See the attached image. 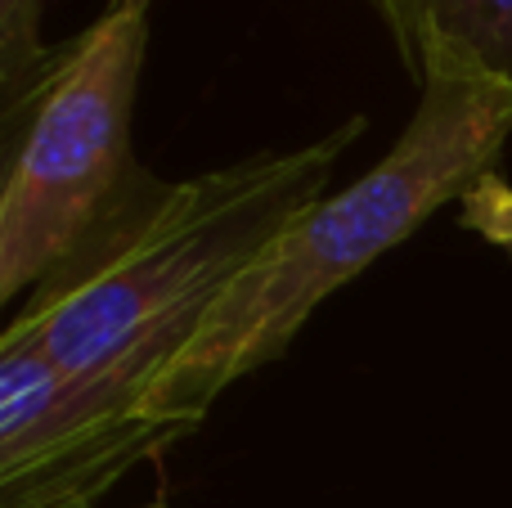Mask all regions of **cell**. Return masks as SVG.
<instances>
[{
	"instance_id": "cell-1",
	"label": "cell",
	"mask_w": 512,
	"mask_h": 508,
	"mask_svg": "<svg viewBox=\"0 0 512 508\" xmlns=\"http://www.w3.org/2000/svg\"><path fill=\"white\" fill-rule=\"evenodd\" d=\"M512 135V86L463 59H432L418 108L355 185L324 194L225 288L176 360L149 387V414L198 432L212 405L265 369L306 320L400 248L432 212L495 171Z\"/></svg>"
},
{
	"instance_id": "cell-2",
	"label": "cell",
	"mask_w": 512,
	"mask_h": 508,
	"mask_svg": "<svg viewBox=\"0 0 512 508\" xmlns=\"http://www.w3.org/2000/svg\"><path fill=\"white\" fill-rule=\"evenodd\" d=\"M364 135L346 117L297 149H265L189 180L135 171L77 248L32 288L5 333L63 369H99L153 329L212 302L324 198L337 158Z\"/></svg>"
},
{
	"instance_id": "cell-3",
	"label": "cell",
	"mask_w": 512,
	"mask_h": 508,
	"mask_svg": "<svg viewBox=\"0 0 512 508\" xmlns=\"http://www.w3.org/2000/svg\"><path fill=\"white\" fill-rule=\"evenodd\" d=\"M144 54L149 9L113 0L77 41L54 50L23 104L27 126L0 189L5 302L41 284L140 171L131 158V113Z\"/></svg>"
},
{
	"instance_id": "cell-4",
	"label": "cell",
	"mask_w": 512,
	"mask_h": 508,
	"mask_svg": "<svg viewBox=\"0 0 512 508\" xmlns=\"http://www.w3.org/2000/svg\"><path fill=\"white\" fill-rule=\"evenodd\" d=\"M207 311H189L99 369H63L0 333V508H90L189 432L149 414V387Z\"/></svg>"
},
{
	"instance_id": "cell-5",
	"label": "cell",
	"mask_w": 512,
	"mask_h": 508,
	"mask_svg": "<svg viewBox=\"0 0 512 508\" xmlns=\"http://www.w3.org/2000/svg\"><path fill=\"white\" fill-rule=\"evenodd\" d=\"M373 5L414 81L432 59H463L512 86V0H373Z\"/></svg>"
},
{
	"instance_id": "cell-6",
	"label": "cell",
	"mask_w": 512,
	"mask_h": 508,
	"mask_svg": "<svg viewBox=\"0 0 512 508\" xmlns=\"http://www.w3.org/2000/svg\"><path fill=\"white\" fill-rule=\"evenodd\" d=\"M41 5L45 0H0V104H5V117H14L32 99L54 59V50L41 45Z\"/></svg>"
},
{
	"instance_id": "cell-7",
	"label": "cell",
	"mask_w": 512,
	"mask_h": 508,
	"mask_svg": "<svg viewBox=\"0 0 512 508\" xmlns=\"http://www.w3.org/2000/svg\"><path fill=\"white\" fill-rule=\"evenodd\" d=\"M117 5H140V9H149L153 0H117Z\"/></svg>"
},
{
	"instance_id": "cell-8",
	"label": "cell",
	"mask_w": 512,
	"mask_h": 508,
	"mask_svg": "<svg viewBox=\"0 0 512 508\" xmlns=\"http://www.w3.org/2000/svg\"><path fill=\"white\" fill-rule=\"evenodd\" d=\"M144 508H162V504H144Z\"/></svg>"
}]
</instances>
